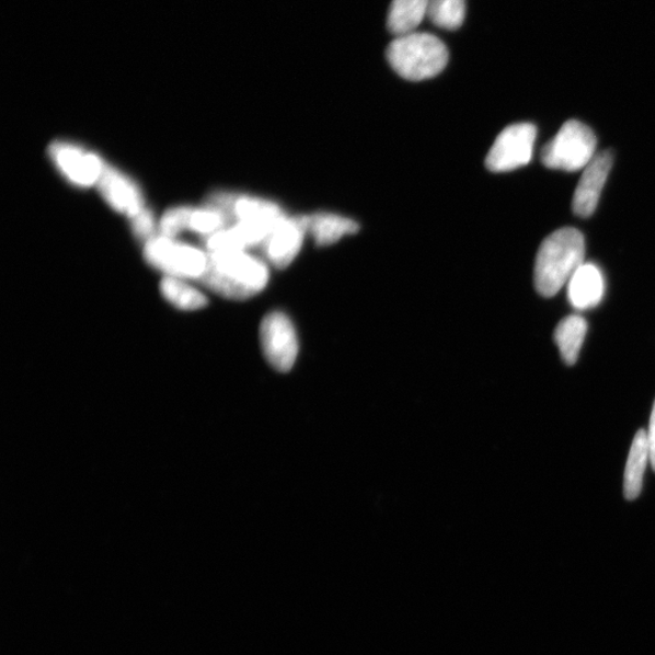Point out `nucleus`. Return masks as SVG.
<instances>
[{
	"label": "nucleus",
	"instance_id": "1",
	"mask_svg": "<svg viewBox=\"0 0 655 655\" xmlns=\"http://www.w3.org/2000/svg\"><path fill=\"white\" fill-rule=\"evenodd\" d=\"M269 279L266 262L248 251L208 253V263L200 281L219 297L244 301L262 292Z\"/></svg>",
	"mask_w": 655,
	"mask_h": 655
},
{
	"label": "nucleus",
	"instance_id": "2",
	"mask_svg": "<svg viewBox=\"0 0 655 655\" xmlns=\"http://www.w3.org/2000/svg\"><path fill=\"white\" fill-rule=\"evenodd\" d=\"M585 240L574 228H563L540 244L535 266V284L541 297L552 298L568 284L584 264Z\"/></svg>",
	"mask_w": 655,
	"mask_h": 655
},
{
	"label": "nucleus",
	"instance_id": "3",
	"mask_svg": "<svg viewBox=\"0 0 655 655\" xmlns=\"http://www.w3.org/2000/svg\"><path fill=\"white\" fill-rule=\"evenodd\" d=\"M387 58L394 72L406 81L421 82L446 69L449 53L446 44L430 33H411L392 41Z\"/></svg>",
	"mask_w": 655,
	"mask_h": 655
},
{
	"label": "nucleus",
	"instance_id": "4",
	"mask_svg": "<svg viewBox=\"0 0 655 655\" xmlns=\"http://www.w3.org/2000/svg\"><path fill=\"white\" fill-rule=\"evenodd\" d=\"M597 139L594 131L579 120L563 124L556 137L541 151V163L549 169L578 172L593 161Z\"/></svg>",
	"mask_w": 655,
	"mask_h": 655
},
{
	"label": "nucleus",
	"instance_id": "5",
	"mask_svg": "<svg viewBox=\"0 0 655 655\" xmlns=\"http://www.w3.org/2000/svg\"><path fill=\"white\" fill-rule=\"evenodd\" d=\"M143 255L147 263L165 276L183 279H200L208 263V253L162 234L145 243Z\"/></svg>",
	"mask_w": 655,
	"mask_h": 655
},
{
	"label": "nucleus",
	"instance_id": "6",
	"mask_svg": "<svg viewBox=\"0 0 655 655\" xmlns=\"http://www.w3.org/2000/svg\"><path fill=\"white\" fill-rule=\"evenodd\" d=\"M537 127L532 123H518L505 128L494 141L485 158V165L493 173H505L532 161Z\"/></svg>",
	"mask_w": 655,
	"mask_h": 655
},
{
	"label": "nucleus",
	"instance_id": "7",
	"mask_svg": "<svg viewBox=\"0 0 655 655\" xmlns=\"http://www.w3.org/2000/svg\"><path fill=\"white\" fill-rule=\"evenodd\" d=\"M260 344L267 364L280 372L289 371L299 354V343L287 314L275 311L265 315L260 325Z\"/></svg>",
	"mask_w": 655,
	"mask_h": 655
},
{
	"label": "nucleus",
	"instance_id": "8",
	"mask_svg": "<svg viewBox=\"0 0 655 655\" xmlns=\"http://www.w3.org/2000/svg\"><path fill=\"white\" fill-rule=\"evenodd\" d=\"M207 206L217 208L233 222L246 221L256 222L274 228L286 214L274 202L253 196L225 194L218 192L212 194Z\"/></svg>",
	"mask_w": 655,
	"mask_h": 655
},
{
	"label": "nucleus",
	"instance_id": "9",
	"mask_svg": "<svg viewBox=\"0 0 655 655\" xmlns=\"http://www.w3.org/2000/svg\"><path fill=\"white\" fill-rule=\"evenodd\" d=\"M230 220L217 208L175 207L164 212L160 221L162 235L176 239L180 233L192 231L203 237L228 228Z\"/></svg>",
	"mask_w": 655,
	"mask_h": 655
},
{
	"label": "nucleus",
	"instance_id": "10",
	"mask_svg": "<svg viewBox=\"0 0 655 655\" xmlns=\"http://www.w3.org/2000/svg\"><path fill=\"white\" fill-rule=\"evenodd\" d=\"M307 234L304 216L281 218L262 244L267 263L276 268L288 267L299 255Z\"/></svg>",
	"mask_w": 655,
	"mask_h": 655
},
{
	"label": "nucleus",
	"instance_id": "11",
	"mask_svg": "<svg viewBox=\"0 0 655 655\" xmlns=\"http://www.w3.org/2000/svg\"><path fill=\"white\" fill-rule=\"evenodd\" d=\"M49 154L59 171L77 186L96 185L105 163L92 152H88L67 142H54Z\"/></svg>",
	"mask_w": 655,
	"mask_h": 655
},
{
	"label": "nucleus",
	"instance_id": "12",
	"mask_svg": "<svg viewBox=\"0 0 655 655\" xmlns=\"http://www.w3.org/2000/svg\"><path fill=\"white\" fill-rule=\"evenodd\" d=\"M613 152H598L584 169L581 182L573 196V211L581 218H589L595 212L601 192L613 166Z\"/></svg>",
	"mask_w": 655,
	"mask_h": 655
},
{
	"label": "nucleus",
	"instance_id": "13",
	"mask_svg": "<svg viewBox=\"0 0 655 655\" xmlns=\"http://www.w3.org/2000/svg\"><path fill=\"white\" fill-rule=\"evenodd\" d=\"M101 196L110 207L129 219L143 210L145 202L140 188L127 175L105 163L96 184Z\"/></svg>",
	"mask_w": 655,
	"mask_h": 655
},
{
	"label": "nucleus",
	"instance_id": "14",
	"mask_svg": "<svg viewBox=\"0 0 655 655\" xmlns=\"http://www.w3.org/2000/svg\"><path fill=\"white\" fill-rule=\"evenodd\" d=\"M605 278L596 265L583 264L568 281V299L577 310L596 308L604 299Z\"/></svg>",
	"mask_w": 655,
	"mask_h": 655
},
{
	"label": "nucleus",
	"instance_id": "15",
	"mask_svg": "<svg viewBox=\"0 0 655 655\" xmlns=\"http://www.w3.org/2000/svg\"><path fill=\"white\" fill-rule=\"evenodd\" d=\"M307 218L308 234H311L315 244L320 246L332 245L348 234H355L359 225L337 214L318 212Z\"/></svg>",
	"mask_w": 655,
	"mask_h": 655
},
{
	"label": "nucleus",
	"instance_id": "16",
	"mask_svg": "<svg viewBox=\"0 0 655 655\" xmlns=\"http://www.w3.org/2000/svg\"><path fill=\"white\" fill-rule=\"evenodd\" d=\"M430 0H392L388 16V30L401 37L411 35L427 15Z\"/></svg>",
	"mask_w": 655,
	"mask_h": 655
},
{
	"label": "nucleus",
	"instance_id": "17",
	"mask_svg": "<svg viewBox=\"0 0 655 655\" xmlns=\"http://www.w3.org/2000/svg\"><path fill=\"white\" fill-rule=\"evenodd\" d=\"M648 459L651 458L647 433L640 430L632 443L627 461L624 494L628 501H635L641 494Z\"/></svg>",
	"mask_w": 655,
	"mask_h": 655
},
{
	"label": "nucleus",
	"instance_id": "18",
	"mask_svg": "<svg viewBox=\"0 0 655 655\" xmlns=\"http://www.w3.org/2000/svg\"><path fill=\"white\" fill-rule=\"evenodd\" d=\"M586 332L587 323L582 315L572 314L559 323L553 338L560 348L564 364L568 366L577 364Z\"/></svg>",
	"mask_w": 655,
	"mask_h": 655
},
{
	"label": "nucleus",
	"instance_id": "19",
	"mask_svg": "<svg viewBox=\"0 0 655 655\" xmlns=\"http://www.w3.org/2000/svg\"><path fill=\"white\" fill-rule=\"evenodd\" d=\"M160 289L163 298L179 310L197 311L208 304L205 294L187 284L183 278L164 276Z\"/></svg>",
	"mask_w": 655,
	"mask_h": 655
},
{
	"label": "nucleus",
	"instance_id": "20",
	"mask_svg": "<svg viewBox=\"0 0 655 655\" xmlns=\"http://www.w3.org/2000/svg\"><path fill=\"white\" fill-rule=\"evenodd\" d=\"M466 0H430L427 16L439 28L456 31L464 24Z\"/></svg>",
	"mask_w": 655,
	"mask_h": 655
},
{
	"label": "nucleus",
	"instance_id": "21",
	"mask_svg": "<svg viewBox=\"0 0 655 655\" xmlns=\"http://www.w3.org/2000/svg\"><path fill=\"white\" fill-rule=\"evenodd\" d=\"M131 229L139 240L149 241L154 237L157 223L153 214L145 208L130 219Z\"/></svg>",
	"mask_w": 655,
	"mask_h": 655
},
{
	"label": "nucleus",
	"instance_id": "22",
	"mask_svg": "<svg viewBox=\"0 0 655 655\" xmlns=\"http://www.w3.org/2000/svg\"><path fill=\"white\" fill-rule=\"evenodd\" d=\"M647 437H648V446H650V458L652 461V467L655 471V402H654L653 411L651 414L650 430L647 433Z\"/></svg>",
	"mask_w": 655,
	"mask_h": 655
}]
</instances>
